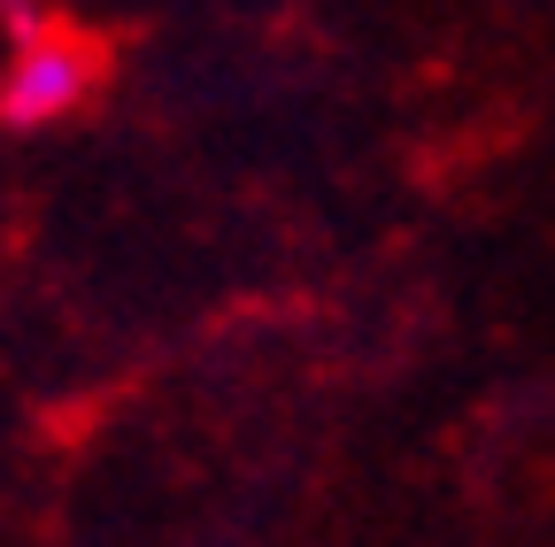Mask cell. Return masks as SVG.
<instances>
[{
    "instance_id": "obj_2",
    "label": "cell",
    "mask_w": 555,
    "mask_h": 547,
    "mask_svg": "<svg viewBox=\"0 0 555 547\" xmlns=\"http://www.w3.org/2000/svg\"><path fill=\"white\" fill-rule=\"evenodd\" d=\"M0 24L9 39H39V0H0Z\"/></svg>"
},
{
    "instance_id": "obj_1",
    "label": "cell",
    "mask_w": 555,
    "mask_h": 547,
    "mask_svg": "<svg viewBox=\"0 0 555 547\" xmlns=\"http://www.w3.org/2000/svg\"><path fill=\"white\" fill-rule=\"evenodd\" d=\"M86 93H93V54L54 39V31L16 39L9 70H0V116H9V131H47V123H62L69 108H78Z\"/></svg>"
}]
</instances>
